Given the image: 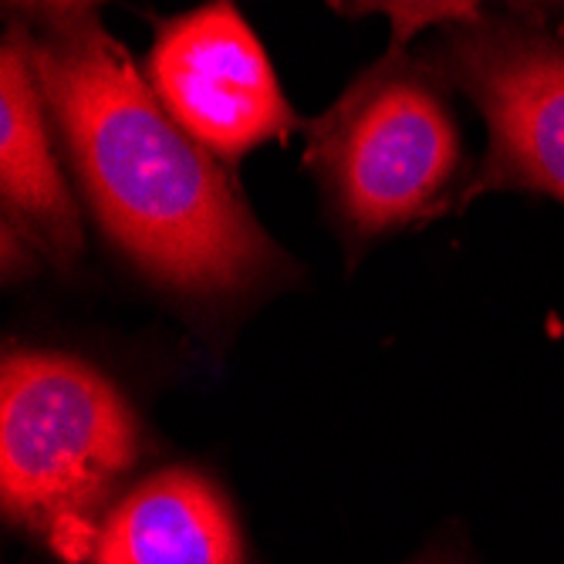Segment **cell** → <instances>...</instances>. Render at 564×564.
Returning <instances> with one entry per match:
<instances>
[{"instance_id": "obj_1", "label": "cell", "mask_w": 564, "mask_h": 564, "mask_svg": "<svg viewBox=\"0 0 564 564\" xmlns=\"http://www.w3.org/2000/svg\"><path fill=\"white\" fill-rule=\"evenodd\" d=\"M21 37L98 227L126 258L176 291H234L268 271L274 247L203 149L85 8H55Z\"/></svg>"}, {"instance_id": "obj_5", "label": "cell", "mask_w": 564, "mask_h": 564, "mask_svg": "<svg viewBox=\"0 0 564 564\" xmlns=\"http://www.w3.org/2000/svg\"><path fill=\"white\" fill-rule=\"evenodd\" d=\"M449 75L490 126V183L564 203V37L487 28L459 34Z\"/></svg>"}, {"instance_id": "obj_3", "label": "cell", "mask_w": 564, "mask_h": 564, "mask_svg": "<svg viewBox=\"0 0 564 564\" xmlns=\"http://www.w3.org/2000/svg\"><path fill=\"white\" fill-rule=\"evenodd\" d=\"M149 82L166 112L224 160L297 126L268 51L234 4H207L163 24L149 51Z\"/></svg>"}, {"instance_id": "obj_4", "label": "cell", "mask_w": 564, "mask_h": 564, "mask_svg": "<svg viewBox=\"0 0 564 564\" xmlns=\"http://www.w3.org/2000/svg\"><path fill=\"white\" fill-rule=\"evenodd\" d=\"M341 210L358 230L413 220L456 170V132L440 101L413 82L358 91L315 142Z\"/></svg>"}, {"instance_id": "obj_6", "label": "cell", "mask_w": 564, "mask_h": 564, "mask_svg": "<svg viewBox=\"0 0 564 564\" xmlns=\"http://www.w3.org/2000/svg\"><path fill=\"white\" fill-rule=\"evenodd\" d=\"M91 564H243L237 521L220 490L193 470L142 480L98 524Z\"/></svg>"}, {"instance_id": "obj_2", "label": "cell", "mask_w": 564, "mask_h": 564, "mask_svg": "<svg viewBox=\"0 0 564 564\" xmlns=\"http://www.w3.org/2000/svg\"><path fill=\"white\" fill-rule=\"evenodd\" d=\"M135 416L119 389L58 351H14L0 366L4 510L88 557L95 507L135 464Z\"/></svg>"}, {"instance_id": "obj_7", "label": "cell", "mask_w": 564, "mask_h": 564, "mask_svg": "<svg viewBox=\"0 0 564 564\" xmlns=\"http://www.w3.org/2000/svg\"><path fill=\"white\" fill-rule=\"evenodd\" d=\"M0 193L8 210L65 258H78L82 227L58 160L51 152L44 95L18 34L0 51Z\"/></svg>"}]
</instances>
